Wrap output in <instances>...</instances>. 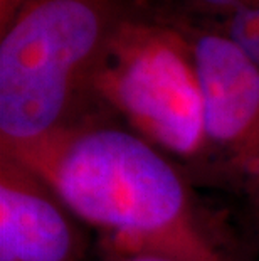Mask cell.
I'll use <instances>...</instances> for the list:
<instances>
[{
	"label": "cell",
	"instance_id": "52a82bcc",
	"mask_svg": "<svg viewBox=\"0 0 259 261\" xmlns=\"http://www.w3.org/2000/svg\"><path fill=\"white\" fill-rule=\"evenodd\" d=\"M96 261H182L160 249L100 238Z\"/></svg>",
	"mask_w": 259,
	"mask_h": 261
},
{
	"label": "cell",
	"instance_id": "8992f818",
	"mask_svg": "<svg viewBox=\"0 0 259 261\" xmlns=\"http://www.w3.org/2000/svg\"><path fill=\"white\" fill-rule=\"evenodd\" d=\"M217 31L259 68V2L244 4L224 19Z\"/></svg>",
	"mask_w": 259,
	"mask_h": 261
},
{
	"label": "cell",
	"instance_id": "7a4b0ae2",
	"mask_svg": "<svg viewBox=\"0 0 259 261\" xmlns=\"http://www.w3.org/2000/svg\"><path fill=\"white\" fill-rule=\"evenodd\" d=\"M128 0H24L0 31V153L24 155L106 112L96 80Z\"/></svg>",
	"mask_w": 259,
	"mask_h": 261
},
{
	"label": "cell",
	"instance_id": "6da1fadb",
	"mask_svg": "<svg viewBox=\"0 0 259 261\" xmlns=\"http://www.w3.org/2000/svg\"><path fill=\"white\" fill-rule=\"evenodd\" d=\"M14 159L100 238L182 261H229L197 209L189 172L108 112Z\"/></svg>",
	"mask_w": 259,
	"mask_h": 261
},
{
	"label": "cell",
	"instance_id": "30bf717a",
	"mask_svg": "<svg viewBox=\"0 0 259 261\" xmlns=\"http://www.w3.org/2000/svg\"><path fill=\"white\" fill-rule=\"evenodd\" d=\"M24 0H0V31L9 25V22L17 14Z\"/></svg>",
	"mask_w": 259,
	"mask_h": 261
},
{
	"label": "cell",
	"instance_id": "ba28073f",
	"mask_svg": "<svg viewBox=\"0 0 259 261\" xmlns=\"http://www.w3.org/2000/svg\"><path fill=\"white\" fill-rule=\"evenodd\" d=\"M252 0H190V9L209 17L227 19L244 4H251Z\"/></svg>",
	"mask_w": 259,
	"mask_h": 261
},
{
	"label": "cell",
	"instance_id": "3957f363",
	"mask_svg": "<svg viewBox=\"0 0 259 261\" xmlns=\"http://www.w3.org/2000/svg\"><path fill=\"white\" fill-rule=\"evenodd\" d=\"M101 107L190 174L206 155L204 103L190 42L174 22L136 10L114 34L96 80Z\"/></svg>",
	"mask_w": 259,
	"mask_h": 261
},
{
	"label": "cell",
	"instance_id": "9c48e42d",
	"mask_svg": "<svg viewBox=\"0 0 259 261\" xmlns=\"http://www.w3.org/2000/svg\"><path fill=\"white\" fill-rule=\"evenodd\" d=\"M242 194H244V197L247 201V207H249L252 224H254L256 234L259 238V184L251 186L249 189H246Z\"/></svg>",
	"mask_w": 259,
	"mask_h": 261
},
{
	"label": "cell",
	"instance_id": "277c9868",
	"mask_svg": "<svg viewBox=\"0 0 259 261\" xmlns=\"http://www.w3.org/2000/svg\"><path fill=\"white\" fill-rule=\"evenodd\" d=\"M179 25L204 103L206 155L197 177L242 194L259 184V68L214 27Z\"/></svg>",
	"mask_w": 259,
	"mask_h": 261
},
{
	"label": "cell",
	"instance_id": "5b68a950",
	"mask_svg": "<svg viewBox=\"0 0 259 261\" xmlns=\"http://www.w3.org/2000/svg\"><path fill=\"white\" fill-rule=\"evenodd\" d=\"M82 223L34 170L0 153V261H90Z\"/></svg>",
	"mask_w": 259,
	"mask_h": 261
}]
</instances>
